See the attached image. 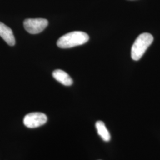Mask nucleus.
<instances>
[{
    "label": "nucleus",
    "mask_w": 160,
    "mask_h": 160,
    "mask_svg": "<svg viewBox=\"0 0 160 160\" xmlns=\"http://www.w3.org/2000/svg\"><path fill=\"white\" fill-rule=\"evenodd\" d=\"M89 40V36L81 31H75L64 34L57 42V45L62 49L71 48L82 45Z\"/></svg>",
    "instance_id": "1"
},
{
    "label": "nucleus",
    "mask_w": 160,
    "mask_h": 160,
    "mask_svg": "<svg viewBox=\"0 0 160 160\" xmlns=\"http://www.w3.org/2000/svg\"><path fill=\"white\" fill-rule=\"evenodd\" d=\"M154 40L153 36L148 33L140 34L133 43L131 49V57L134 61L139 60Z\"/></svg>",
    "instance_id": "2"
},
{
    "label": "nucleus",
    "mask_w": 160,
    "mask_h": 160,
    "mask_svg": "<svg viewBox=\"0 0 160 160\" xmlns=\"http://www.w3.org/2000/svg\"><path fill=\"white\" fill-rule=\"evenodd\" d=\"M24 28L30 34H38L46 29L48 21L45 18H28L24 21Z\"/></svg>",
    "instance_id": "3"
},
{
    "label": "nucleus",
    "mask_w": 160,
    "mask_h": 160,
    "mask_svg": "<svg viewBox=\"0 0 160 160\" xmlns=\"http://www.w3.org/2000/svg\"><path fill=\"white\" fill-rule=\"evenodd\" d=\"M47 120L46 114L40 112H33L25 116L23 123L29 128H36L45 125Z\"/></svg>",
    "instance_id": "4"
},
{
    "label": "nucleus",
    "mask_w": 160,
    "mask_h": 160,
    "mask_svg": "<svg viewBox=\"0 0 160 160\" xmlns=\"http://www.w3.org/2000/svg\"><path fill=\"white\" fill-rule=\"evenodd\" d=\"M0 36L10 46H14L16 39L12 29L4 23L0 22Z\"/></svg>",
    "instance_id": "5"
},
{
    "label": "nucleus",
    "mask_w": 160,
    "mask_h": 160,
    "mask_svg": "<svg viewBox=\"0 0 160 160\" xmlns=\"http://www.w3.org/2000/svg\"><path fill=\"white\" fill-rule=\"evenodd\" d=\"M52 75L55 80L64 86H71L73 83L72 78L66 72L61 69L55 70L52 73Z\"/></svg>",
    "instance_id": "6"
},
{
    "label": "nucleus",
    "mask_w": 160,
    "mask_h": 160,
    "mask_svg": "<svg viewBox=\"0 0 160 160\" xmlns=\"http://www.w3.org/2000/svg\"><path fill=\"white\" fill-rule=\"evenodd\" d=\"M96 128L97 129L98 134L102 138L103 141L108 142L110 140V134L103 122L97 121L96 123Z\"/></svg>",
    "instance_id": "7"
}]
</instances>
